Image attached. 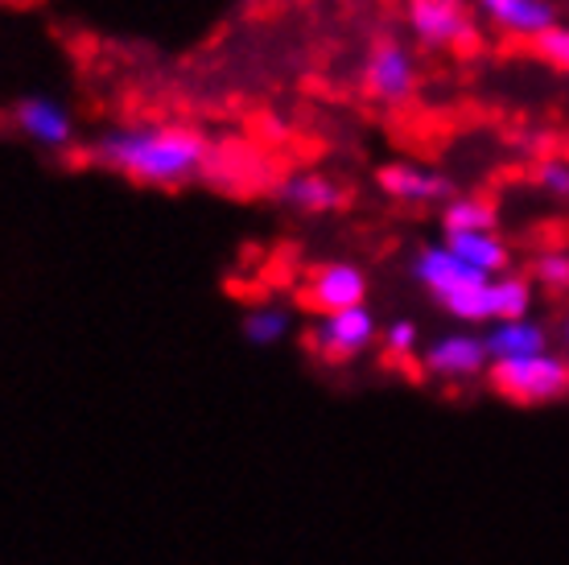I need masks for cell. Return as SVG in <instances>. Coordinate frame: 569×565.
I'll use <instances>...</instances> for the list:
<instances>
[{"instance_id":"cell-1","label":"cell","mask_w":569,"mask_h":565,"mask_svg":"<svg viewBox=\"0 0 569 565\" xmlns=\"http://www.w3.org/2000/svg\"><path fill=\"white\" fill-rule=\"evenodd\" d=\"M91 157L100 161L103 170L124 174L132 182L173 190V186L194 182L211 166V145L194 128L178 125L116 128V132H103L96 141Z\"/></svg>"},{"instance_id":"cell-2","label":"cell","mask_w":569,"mask_h":565,"mask_svg":"<svg viewBox=\"0 0 569 565\" xmlns=\"http://www.w3.org/2000/svg\"><path fill=\"white\" fill-rule=\"evenodd\" d=\"M413 277L426 285L433 301L446 306L458 323H487V272L470 269L446 244H429L413 260Z\"/></svg>"},{"instance_id":"cell-3","label":"cell","mask_w":569,"mask_h":565,"mask_svg":"<svg viewBox=\"0 0 569 565\" xmlns=\"http://www.w3.org/2000/svg\"><path fill=\"white\" fill-rule=\"evenodd\" d=\"M491 388L516 405H549L569 396V359L553 351L491 364Z\"/></svg>"},{"instance_id":"cell-4","label":"cell","mask_w":569,"mask_h":565,"mask_svg":"<svg viewBox=\"0 0 569 565\" xmlns=\"http://www.w3.org/2000/svg\"><path fill=\"white\" fill-rule=\"evenodd\" d=\"M376 343V318L368 306H351L339 314H322L318 326L310 330V351L322 364H347L363 355Z\"/></svg>"},{"instance_id":"cell-5","label":"cell","mask_w":569,"mask_h":565,"mask_svg":"<svg viewBox=\"0 0 569 565\" xmlns=\"http://www.w3.org/2000/svg\"><path fill=\"white\" fill-rule=\"evenodd\" d=\"M363 91L380 103H400L417 91V62L400 42H380L363 62Z\"/></svg>"},{"instance_id":"cell-6","label":"cell","mask_w":569,"mask_h":565,"mask_svg":"<svg viewBox=\"0 0 569 565\" xmlns=\"http://www.w3.org/2000/svg\"><path fill=\"white\" fill-rule=\"evenodd\" d=\"M409 29L417 42L433 50H450L462 38H470V9L467 0H409Z\"/></svg>"},{"instance_id":"cell-7","label":"cell","mask_w":569,"mask_h":565,"mask_svg":"<svg viewBox=\"0 0 569 565\" xmlns=\"http://www.w3.org/2000/svg\"><path fill=\"white\" fill-rule=\"evenodd\" d=\"M487 343L479 335H441L426 347L421 355V364H426L429 376H438L446 384H458V380H470V376H479L487 368Z\"/></svg>"},{"instance_id":"cell-8","label":"cell","mask_w":569,"mask_h":565,"mask_svg":"<svg viewBox=\"0 0 569 565\" xmlns=\"http://www.w3.org/2000/svg\"><path fill=\"white\" fill-rule=\"evenodd\" d=\"M380 190L405 207H446L458 195L455 182L426 166H388L380 170Z\"/></svg>"},{"instance_id":"cell-9","label":"cell","mask_w":569,"mask_h":565,"mask_svg":"<svg viewBox=\"0 0 569 565\" xmlns=\"http://www.w3.org/2000/svg\"><path fill=\"white\" fill-rule=\"evenodd\" d=\"M363 294H368V277L356 265H322L306 285V301L318 314H339L351 310V306H363Z\"/></svg>"},{"instance_id":"cell-10","label":"cell","mask_w":569,"mask_h":565,"mask_svg":"<svg viewBox=\"0 0 569 565\" xmlns=\"http://www.w3.org/2000/svg\"><path fill=\"white\" fill-rule=\"evenodd\" d=\"M13 125L21 128V137H29L33 145H42V149H67L74 137L71 112L46 96L21 99L13 108Z\"/></svg>"},{"instance_id":"cell-11","label":"cell","mask_w":569,"mask_h":565,"mask_svg":"<svg viewBox=\"0 0 569 565\" xmlns=\"http://www.w3.org/2000/svg\"><path fill=\"white\" fill-rule=\"evenodd\" d=\"M479 9H483L503 33H512V38H532V42L545 38V33L557 26L553 0H479Z\"/></svg>"},{"instance_id":"cell-12","label":"cell","mask_w":569,"mask_h":565,"mask_svg":"<svg viewBox=\"0 0 569 565\" xmlns=\"http://www.w3.org/2000/svg\"><path fill=\"white\" fill-rule=\"evenodd\" d=\"M483 343L496 364H503V359H528V355L549 351V330L537 318H512V323L491 326Z\"/></svg>"},{"instance_id":"cell-13","label":"cell","mask_w":569,"mask_h":565,"mask_svg":"<svg viewBox=\"0 0 569 565\" xmlns=\"http://www.w3.org/2000/svg\"><path fill=\"white\" fill-rule=\"evenodd\" d=\"M277 198L301 215H327V211H339L342 202H347L342 186H335L322 174H293V178H284Z\"/></svg>"},{"instance_id":"cell-14","label":"cell","mask_w":569,"mask_h":565,"mask_svg":"<svg viewBox=\"0 0 569 565\" xmlns=\"http://www.w3.org/2000/svg\"><path fill=\"white\" fill-rule=\"evenodd\" d=\"M446 248H450L458 260H467L470 269L487 272V277H499V272H508V265H512V252H508V244L499 240L496 231H467V236H446Z\"/></svg>"},{"instance_id":"cell-15","label":"cell","mask_w":569,"mask_h":565,"mask_svg":"<svg viewBox=\"0 0 569 565\" xmlns=\"http://www.w3.org/2000/svg\"><path fill=\"white\" fill-rule=\"evenodd\" d=\"M532 310V281L499 272L487 281V323H512V318H528Z\"/></svg>"},{"instance_id":"cell-16","label":"cell","mask_w":569,"mask_h":565,"mask_svg":"<svg viewBox=\"0 0 569 565\" xmlns=\"http://www.w3.org/2000/svg\"><path fill=\"white\" fill-rule=\"evenodd\" d=\"M441 227L446 236H467V231H496V207L487 198L455 195L441 207Z\"/></svg>"},{"instance_id":"cell-17","label":"cell","mask_w":569,"mask_h":565,"mask_svg":"<svg viewBox=\"0 0 569 565\" xmlns=\"http://www.w3.org/2000/svg\"><path fill=\"white\" fill-rule=\"evenodd\" d=\"M289 326H293L289 310H281V306H257L243 318V339L252 343V347H272V343H281L289 335Z\"/></svg>"},{"instance_id":"cell-18","label":"cell","mask_w":569,"mask_h":565,"mask_svg":"<svg viewBox=\"0 0 569 565\" xmlns=\"http://www.w3.org/2000/svg\"><path fill=\"white\" fill-rule=\"evenodd\" d=\"M532 277L553 294H569V252H545L532 265Z\"/></svg>"},{"instance_id":"cell-19","label":"cell","mask_w":569,"mask_h":565,"mask_svg":"<svg viewBox=\"0 0 569 565\" xmlns=\"http://www.w3.org/2000/svg\"><path fill=\"white\" fill-rule=\"evenodd\" d=\"M537 186H541L549 198H569V157H549L541 161V170H537Z\"/></svg>"},{"instance_id":"cell-20","label":"cell","mask_w":569,"mask_h":565,"mask_svg":"<svg viewBox=\"0 0 569 565\" xmlns=\"http://www.w3.org/2000/svg\"><path fill=\"white\" fill-rule=\"evenodd\" d=\"M537 50H541V58L549 67L569 75V26H553L545 38H537Z\"/></svg>"},{"instance_id":"cell-21","label":"cell","mask_w":569,"mask_h":565,"mask_svg":"<svg viewBox=\"0 0 569 565\" xmlns=\"http://www.w3.org/2000/svg\"><path fill=\"white\" fill-rule=\"evenodd\" d=\"M385 351H388V359H409V355L417 351V326L413 323L385 326Z\"/></svg>"},{"instance_id":"cell-22","label":"cell","mask_w":569,"mask_h":565,"mask_svg":"<svg viewBox=\"0 0 569 565\" xmlns=\"http://www.w3.org/2000/svg\"><path fill=\"white\" fill-rule=\"evenodd\" d=\"M561 335H566V347H569V323H566V330H561Z\"/></svg>"}]
</instances>
